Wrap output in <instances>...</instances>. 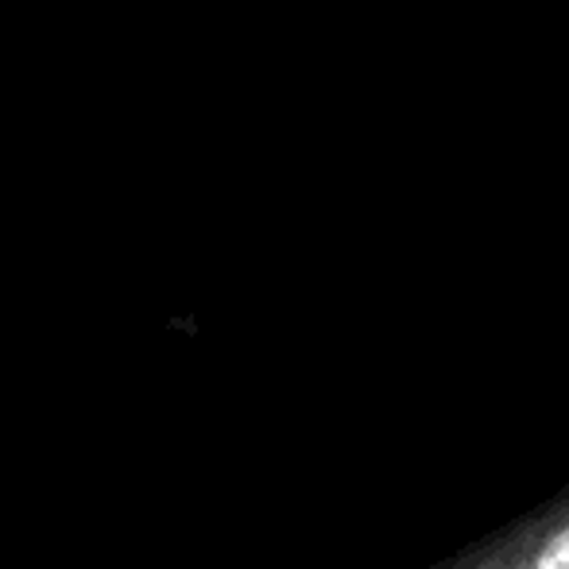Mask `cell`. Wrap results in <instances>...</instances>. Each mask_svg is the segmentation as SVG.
<instances>
[{
    "label": "cell",
    "mask_w": 569,
    "mask_h": 569,
    "mask_svg": "<svg viewBox=\"0 0 569 569\" xmlns=\"http://www.w3.org/2000/svg\"><path fill=\"white\" fill-rule=\"evenodd\" d=\"M419 569H569V485Z\"/></svg>",
    "instance_id": "obj_1"
}]
</instances>
